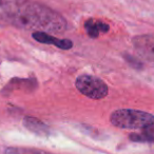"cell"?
Wrapping results in <instances>:
<instances>
[{"instance_id": "cell-1", "label": "cell", "mask_w": 154, "mask_h": 154, "mask_svg": "<svg viewBox=\"0 0 154 154\" xmlns=\"http://www.w3.org/2000/svg\"><path fill=\"white\" fill-rule=\"evenodd\" d=\"M0 17L17 28L35 32H63L68 28L60 14L32 0H0Z\"/></svg>"}, {"instance_id": "cell-2", "label": "cell", "mask_w": 154, "mask_h": 154, "mask_svg": "<svg viewBox=\"0 0 154 154\" xmlns=\"http://www.w3.org/2000/svg\"><path fill=\"white\" fill-rule=\"evenodd\" d=\"M110 122L116 128L136 130L145 129L154 125V116L140 110L119 109L114 111L110 116Z\"/></svg>"}, {"instance_id": "cell-3", "label": "cell", "mask_w": 154, "mask_h": 154, "mask_svg": "<svg viewBox=\"0 0 154 154\" xmlns=\"http://www.w3.org/2000/svg\"><path fill=\"white\" fill-rule=\"evenodd\" d=\"M77 90L92 99H103L108 95L109 89L103 79L93 75H80L75 82Z\"/></svg>"}, {"instance_id": "cell-4", "label": "cell", "mask_w": 154, "mask_h": 154, "mask_svg": "<svg viewBox=\"0 0 154 154\" xmlns=\"http://www.w3.org/2000/svg\"><path fill=\"white\" fill-rule=\"evenodd\" d=\"M132 43L139 57L154 62V36L138 35L132 39Z\"/></svg>"}, {"instance_id": "cell-5", "label": "cell", "mask_w": 154, "mask_h": 154, "mask_svg": "<svg viewBox=\"0 0 154 154\" xmlns=\"http://www.w3.org/2000/svg\"><path fill=\"white\" fill-rule=\"evenodd\" d=\"M32 37L36 41L45 45H53L55 47L62 50H70L73 47V42L70 39H59L54 36L47 34L45 32H34L32 34Z\"/></svg>"}, {"instance_id": "cell-6", "label": "cell", "mask_w": 154, "mask_h": 154, "mask_svg": "<svg viewBox=\"0 0 154 154\" xmlns=\"http://www.w3.org/2000/svg\"><path fill=\"white\" fill-rule=\"evenodd\" d=\"M23 126L28 129L29 131L33 132L34 134L38 135V136L48 137L51 133L50 128L42 122L35 117H31V116H26L23 119Z\"/></svg>"}, {"instance_id": "cell-7", "label": "cell", "mask_w": 154, "mask_h": 154, "mask_svg": "<svg viewBox=\"0 0 154 154\" xmlns=\"http://www.w3.org/2000/svg\"><path fill=\"white\" fill-rule=\"evenodd\" d=\"M85 29L89 36L92 38H96L99 36L100 33H107L110 28L107 23H103V22L95 19H89L85 23Z\"/></svg>"}, {"instance_id": "cell-8", "label": "cell", "mask_w": 154, "mask_h": 154, "mask_svg": "<svg viewBox=\"0 0 154 154\" xmlns=\"http://www.w3.org/2000/svg\"><path fill=\"white\" fill-rule=\"evenodd\" d=\"M129 138L136 143H154V125L143 129L140 133H132Z\"/></svg>"}, {"instance_id": "cell-9", "label": "cell", "mask_w": 154, "mask_h": 154, "mask_svg": "<svg viewBox=\"0 0 154 154\" xmlns=\"http://www.w3.org/2000/svg\"><path fill=\"white\" fill-rule=\"evenodd\" d=\"M3 154H53L50 152L43 151L36 148H26V147H8L5 150Z\"/></svg>"}, {"instance_id": "cell-10", "label": "cell", "mask_w": 154, "mask_h": 154, "mask_svg": "<svg viewBox=\"0 0 154 154\" xmlns=\"http://www.w3.org/2000/svg\"><path fill=\"white\" fill-rule=\"evenodd\" d=\"M125 59H126L127 62H128L131 66H133V68L139 69V70H140V69H143V62L138 59V58L133 57V56L129 55V54H125Z\"/></svg>"}]
</instances>
